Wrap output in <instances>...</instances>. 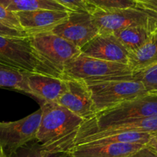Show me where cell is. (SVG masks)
Here are the masks:
<instances>
[{
	"label": "cell",
	"mask_w": 157,
	"mask_h": 157,
	"mask_svg": "<svg viewBox=\"0 0 157 157\" xmlns=\"http://www.w3.org/2000/svg\"><path fill=\"white\" fill-rule=\"evenodd\" d=\"M125 157H157V153L153 152L145 145L139 150Z\"/></svg>",
	"instance_id": "4316f807"
},
{
	"label": "cell",
	"mask_w": 157,
	"mask_h": 157,
	"mask_svg": "<svg viewBox=\"0 0 157 157\" xmlns=\"http://www.w3.org/2000/svg\"><path fill=\"white\" fill-rule=\"evenodd\" d=\"M0 157H8L6 156V154L5 153L4 150H3L1 144H0Z\"/></svg>",
	"instance_id": "f1b7e54d"
},
{
	"label": "cell",
	"mask_w": 157,
	"mask_h": 157,
	"mask_svg": "<svg viewBox=\"0 0 157 157\" xmlns=\"http://www.w3.org/2000/svg\"><path fill=\"white\" fill-rule=\"evenodd\" d=\"M29 72L0 64V87H9L32 95L28 84Z\"/></svg>",
	"instance_id": "d6986e66"
},
{
	"label": "cell",
	"mask_w": 157,
	"mask_h": 157,
	"mask_svg": "<svg viewBox=\"0 0 157 157\" xmlns=\"http://www.w3.org/2000/svg\"><path fill=\"white\" fill-rule=\"evenodd\" d=\"M97 113L126 101L150 94L141 82L135 80H111L86 83Z\"/></svg>",
	"instance_id": "5b68a950"
},
{
	"label": "cell",
	"mask_w": 157,
	"mask_h": 157,
	"mask_svg": "<svg viewBox=\"0 0 157 157\" xmlns=\"http://www.w3.org/2000/svg\"><path fill=\"white\" fill-rule=\"evenodd\" d=\"M156 29L144 26H136L117 31L113 32V35L117 38L118 41L124 45L130 54L142 47L150 38L153 31Z\"/></svg>",
	"instance_id": "e0dca14e"
},
{
	"label": "cell",
	"mask_w": 157,
	"mask_h": 157,
	"mask_svg": "<svg viewBox=\"0 0 157 157\" xmlns=\"http://www.w3.org/2000/svg\"><path fill=\"white\" fill-rule=\"evenodd\" d=\"M88 57L110 62L127 64L129 52L113 34L99 33L81 48Z\"/></svg>",
	"instance_id": "8fae6325"
},
{
	"label": "cell",
	"mask_w": 157,
	"mask_h": 157,
	"mask_svg": "<svg viewBox=\"0 0 157 157\" xmlns=\"http://www.w3.org/2000/svg\"><path fill=\"white\" fill-rule=\"evenodd\" d=\"M62 78L80 80L85 83L130 80L132 79V71L127 64L103 61L81 53L66 64Z\"/></svg>",
	"instance_id": "277c9868"
},
{
	"label": "cell",
	"mask_w": 157,
	"mask_h": 157,
	"mask_svg": "<svg viewBox=\"0 0 157 157\" xmlns=\"http://www.w3.org/2000/svg\"><path fill=\"white\" fill-rule=\"evenodd\" d=\"M67 84V90L55 103L75 113L84 121L97 115L91 95L85 82L80 80L63 78Z\"/></svg>",
	"instance_id": "30bf717a"
},
{
	"label": "cell",
	"mask_w": 157,
	"mask_h": 157,
	"mask_svg": "<svg viewBox=\"0 0 157 157\" xmlns=\"http://www.w3.org/2000/svg\"><path fill=\"white\" fill-rule=\"evenodd\" d=\"M97 9H108L136 7L134 0H87Z\"/></svg>",
	"instance_id": "7402d4cb"
},
{
	"label": "cell",
	"mask_w": 157,
	"mask_h": 157,
	"mask_svg": "<svg viewBox=\"0 0 157 157\" xmlns=\"http://www.w3.org/2000/svg\"><path fill=\"white\" fill-rule=\"evenodd\" d=\"M29 38L44 75L62 78L66 64L81 54L79 48L51 32L30 35Z\"/></svg>",
	"instance_id": "7a4b0ae2"
},
{
	"label": "cell",
	"mask_w": 157,
	"mask_h": 157,
	"mask_svg": "<svg viewBox=\"0 0 157 157\" xmlns=\"http://www.w3.org/2000/svg\"><path fill=\"white\" fill-rule=\"evenodd\" d=\"M28 84L32 96L44 103L56 102L67 90L64 79L41 73H29Z\"/></svg>",
	"instance_id": "5bb4252c"
},
{
	"label": "cell",
	"mask_w": 157,
	"mask_h": 157,
	"mask_svg": "<svg viewBox=\"0 0 157 157\" xmlns=\"http://www.w3.org/2000/svg\"><path fill=\"white\" fill-rule=\"evenodd\" d=\"M136 8L141 9L157 19V0H135Z\"/></svg>",
	"instance_id": "d4e9b609"
},
{
	"label": "cell",
	"mask_w": 157,
	"mask_h": 157,
	"mask_svg": "<svg viewBox=\"0 0 157 157\" xmlns=\"http://www.w3.org/2000/svg\"><path fill=\"white\" fill-rule=\"evenodd\" d=\"M42 107L32 114L14 122H0V144L8 157L23 146L35 140L38 131Z\"/></svg>",
	"instance_id": "52a82bcc"
},
{
	"label": "cell",
	"mask_w": 157,
	"mask_h": 157,
	"mask_svg": "<svg viewBox=\"0 0 157 157\" xmlns=\"http://www.w3.org/2000/svg\"><path fill=\"white\" fill-rule=\"evenodd\" d=\"M139 144H110L92 145L85 144L69 152L70 157H125L144 147Z\"/></svg>",
	"instance_id": "9a60e30c"
},
{
	"label": "cell",
	"mask_w": 157,
	"mask_h": 157,
	"mask_svg": "<svg viewBox=\"0 0 157 157\" xmlns=\"http://www.w3.org/2000/svg\"><path fill=\"white\" fill-rule=\"evenodd\" d=\"M157 64V28L153 31L145 44L129 54L127 65L133 72Z\"/></svg>",
	"instance_id": "2e32d148"
},
{
	"label": "cell",
	"mask_w": 157,
	"mask_h": 157,
	"mask_svg": "<svg viewBox=\"0 0 157 157\" xmlns=\"http://www.w3.org/2000/svg\"><path fill=\"white\" fill-rule=\"evenodd\" d=\"M0 64L29 73H43L33 53L29 36L9 37L0 35Z\"/></svg>",
	"instance_id": "ba28073f"
},
{
	"label": "cell",
	"mask_w": 157,
	"mask_h": 157,
	"mask_svg": "<svg viewBox=\"0 0 157 157\" xmlns=\"http://www.w3.org/2000/svg\"><path fill=\"white\" fill-rule=\"evenodd\" d=\"M35 141L50 153H69L75 147L82 118L55 102L44 103Z\"/></svg>",
	"instance_id": "6da1fadb"
},
{
	"label": "cell",
	"mask_w": 157,
	"mask_h": 157,
	"mask_svg": "<svg viewBox=\"0 0 157 157\" xmlns=\"http://www.w3.org/2000/svg\"><path fill=\"white\" fill-rule=\"evenodd\" d=\"M51 32L81 49L99 34V30L91 13L70 12L67 18Z\"/></svg>",
	"instance_id": "9c48e42d"
},
{
	"label": "cell",
	"mask_w": 157,
	"mask_h": 157,
	"mask_svg": "<svg viewBox=\"0 0 157 157\" xmlns=\"http://www.w3.org/2000/svg\"><path fill=\"white\" fill-rule=\"evenodd\" d=\"M134 1H135V0H134Z\"/></svg>",
	"instance_id": "f546056e"
},
{
	"label": "cell",
	"mask_w": 157,
	"mask_h": 157,
	"mask_svg": "<svg viewBox=\"0 0 157 157\" xmlns=\"http://www.w3.org/2000/svg\"><path fill=\"white\" fill-rule=\"evenodd\" d=\"M99 33L113 34L117 31L136 26L156 29L157 19L136 7L124 9H95L91 13Z\"/></svg>",
	"instance_id": "8992f818"
},
{
	"label": "cell",
	"mask_w": 157,
	"mask_h": 157,
	"mask_svg": "<svg viewBox=\"0 0 157 157\" xmlns=\"http://www.w3.org/2000/svg\"><path fill=\"white\" fill-rule=\"evenodd\" d=\"M0 4L12 12L48 9L70 12L53 0H0Z\"/></svg>",
	"instance_id": "ac0fdd59"
},
{
	"label": "cell",
	"mask_w": 157,
	"mask_h": 157,
	"mask_svg": "<svg viewBox=\"0 0 157 157\" xmlns=\"http://www.w3.org/2000/svg\"><path fill=\"white\" fill-rule=\"evenodd\" d=\"M132 79L142 83L148 93L157 96V64L133 72Z\"/></svg>",
	"instance_id": "ffe728a7"
},
{
	"label": "cell",
	"mask_w": 157,
	"mask_h": 157,
	"mask_svg": "<svg viewBox=\"0 0 157 157\" xmlns=\"http://www.w3.org/2000/svg\"><path fill=\"white\" fill-rule=\"evenodd\" d=\"M0 35H4V36L9 37H28L25 32H21V31L15 30V29H10L6 26L3 25L2 23H0Z\"/></svg>",
	"instance_id": "484cf974"
},
{
	"label": "cell",
	"mask_w": 157,
	"mask_h": 157,
	"mask_svg": "<svg viewBox=\"0 0 157 157\" xmlns=\"http://www.w3.org/2000/svg\"><path fill=\"white\" fill-rule=\"evenodd\" d=\"M10 157H70V155L68 153H50L44 150L38 142H35L23 146Z\"/></svg>",
	"instance_id": "44dd1931"
},
{
	"label": "cell",
	"mask_w": 157,
	"mask_h": 157,
	"mask_svg": "<svg viewBox=\"0 0 157 157\" xmlns=\"http://www.w3.org/2000/svg\"><path fill=\"white\" fill-rule=\"evenodd\" d=\"M70 12L48 9H38L18 12L20 25L28 35L52 32L68 16Z\"/></svg>",
	"instance_id": "7c38bea8"
},
{
	"label": "cell",
	"mask_w": 157,
	"mask_h": 157,
	"mask_svg": "<svg viewBox=\"0 0 157 157\" xmlns=\"http://www.w3.org/2000/svg\"><path fill=\"white\" fill-rule=\"evenodd\" d=\"M146 146L149 147L151 150H153V152L157 153V133L152 136L151 139L148 141Z\"/></svg>",
	"instance_id": "83f0119b"
},
{
	"label": "cell",
	"mask_w": 157,
	"mask_h": 157,
	"mask_svg": "<svg viewBox=\"0 0 157 157\" xmlns=\"http://www.w3.org/2000/svg\"><path fill=\"white\" fill-rule=\"evenodd\" d=\"M61 5L70 12H87L92 13L96 8L87 0H53Z\"/></svg>",
	"instance_id": "603a6c76"
},
{
	"label": "cell",
	"mask_w": 157,
	"mask_h": 157,
	"mask_svg": "<svg viewBox=\"0 0 157 157\" xmlns=\"http://www.w3.org/2000/svg\"><path fill=\"white\" fill-rule=\"evenodd\" d=\"M0 23L10 29L25 32L20 25L19 20L15 12L8 10L1 4H0Z\"/></svg>",
	"instance_id": "cb8c5ba5"
},
{
	"label": "cell",
	"mask_w": 157,
	"mask_h": 157,
	"mask_svg": "<svg viewBox=\"0 0 157 157\" xmlns=\"http://www.w3.org/2000/svg\"><path fill=\"white\" fill-rule=\"evenodd\" d=\"M156 115L157 96L150 94L97 113L94 117L83 123L78 133L104 130L125 121Z\"/></svg>",
	"instance_id": "3957f363"
},
{
	"label": "cell",
	"mask_w": 157,
	"mask_h": 157,
	"mask_svg": "<svg viewBox=\"0 0 157 157\" xmlns=\"http://www.w3.org/2000/svg\"><path fill=\"white\" fill-rule=\"evenodd\" d=\"M125 132H144L156 134L157 133V115L125 121L104 130L79 133L75 140V147L97 140L104 136Z\"/></svg>",
	"instance_id": "4fadbf2b"
}]
</instances>
